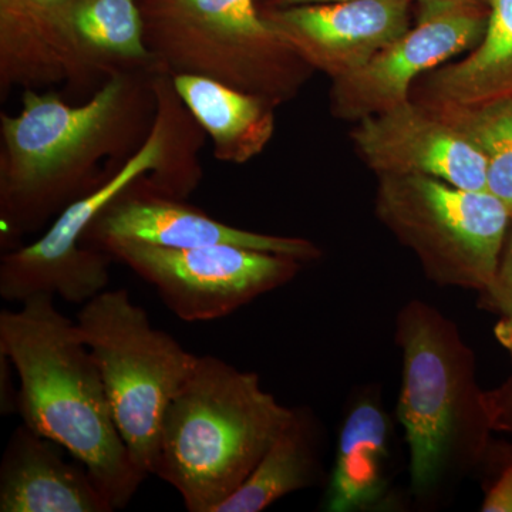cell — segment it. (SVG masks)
<instances>
[{"mask_svg": "<svg viewBox=\"0 0 512 512\" xmlns=\"http://www.w3.org/2000/svg\"><path fill=\"white\" fill-rule=\"evenodd\" d=\"M157 72L121 70L82 104L25 90L18 114H0L3 247L35 234L136 156L156 120Z\"/></svg>", "mask_w": 512, "mask_h": 512, "instance_id": "1", "label": "cell"}, {"mask_svg": "<svg viewBox=\"0 0 512 512\" xmlns=\"http://www.w3.org/2000/svg\"><path fill=\"white\" fill-rule=\"evenodd\" d=\"M55 296L37 293L0 312V353L19 379L23 424L87 468L114 511L130 504L146 476L131 460L114 420L99 365Z\"/></svg>", "mask_w": 512, "mask_h": 512, "instance_id": "2", "label": "cell"}, {"mask_svg": "<svg viewBox=\"0 0 512 512\" xmlns=\"http://www.w3.org/2000/svg\"><path fill=\"white\" fill-rule=\"evenodd\" d=\"M154 87L156 120L136 156L109 183L64 208L43 237L3 254V301L20 305L30 296L47 293L84 305L110 284L113 258L82 245L83 235L97 215L140 180L146 190L181 201L200 187L205 131L175 92L170 74L156 73Z\"/></svg>", "mask_w": 512, "mask_h": 512, "instance_id": "3", "label": "cell"}, {"mask_svg": "<svg viewBox=\"0 0 512 512\" xmlns=\"http://www.w3.org/2000/svg\"><path fill=\"white\" fill-rule=\"evenodd\" d=\"M293 414L259 376L198 356L160 430L156 476L190 512H215L258 466Z\"/></svg>", "mask_w": 512, "mask_h": 512, "instance_id": "4", "label": "cell"}, {"mask_svg": "<svg viewBox=\"0 0 512 512\" xmlns=\"http://www.w3.org/2000/svg\"><path fill=\"white\" fill-rule=\"evenodd\" d=\"M403 352L399 414L417 495L429 494L451 468L476 461L493 429L487 394L476 383L474 355L456 325L433 306L412 301L400 311Z\"/></svg>", "mask_w": 512, "mask_h": 512, "instance_id": "5", "label": "cell"}, {"mask_svg": "<svg viewBox=\"0 0 512 512\" xmlns=\"http://www.w3.org/2000/svg\"><path fill=\"white\" fill-rule=\"evenodd\" d=\"M158 69L205 77L275 107L315 72L264 19L256 0H137Z\"/></svg>", "mask_w": 512, "mask_h": 512, "instance_id": "6", "label": "cell"}, {"mask_svg": "<svg viewBox=\"0 0 512 512\" xmlns=\"http://www.w3.org/2000/svg\"><path fill=\"white\" fill-rule=\"evenodd\" d=\"M82 338L99 365L117 429L144 476H156L165 410L198 356L164 330L127 289H106L77 315Z\"/></svg>", "mask_w": 512, "mask_h": 512, "instance_id": "7", "label": "cell"}, {"mask_svg": "<svg viewBox=\"0 0 512 512\" xmlns=\"http://www.w3.org/2000/svg\"><path fill=\"white\" fill-rule=\"evenodd\" d=\"M376 212L430 281L483 292L500 266L512 217L488 191L427 175H379Z\"/></svg>", "mask_w": 512, "mask_h": 512, "instance_id": "8", "label": "cell"}, {"mask_svg": "<svg viewBox=\"0 0 512 512\" xmlns=\"http://www.w3.org/2000/svg\"><path fill=\"white\" fill-rule=\"evenodd\" d=\"M100 251L153 285L164 305L185 322L225 318L289 284L303 266L292 256L228 244L165 248L110 242Z\"/></svg>", "mask_w": 512, "mask_h": 512, "instance_id": "9", "label": "cell"}, {"mask_svg": "<svg viewBox=\"0 0 512 512\" xmlns=\"http://www.w3.org/2000/svg\"><path fill=\"white\" fill-rule=\"evenodd\" d=\"M488 13V6L419 10L414 28L356 72L332 80L333 114L360 121L407 103L423 74L481 42Z\"/></svg>", "mask_w": 512, "mask_h": 512, "instance_id": "10", "label": "cell"}, {"mask_svg": "<svg viewBox=\"0 0 512 512\" xmlns=\"http://www.w3.org/2000/svg\"><path fill=\"white\" fill-rule=\"evenodd\" d=\"M136 69L101 55L74 29L69 12H52L32 0H0V89H46L66 84L84 100L114 74ZM144 69V67H143Z\"/></svg>", "mask_w": 512, "mask_h": 512, "instance_id": "11", "label": "cell"}, {"mask_svg": "<svg viewBox=\"0 0 512 512\" xmlns=\"http://www.w3.org/2000/svg\"><path fill=\"white\" fill-rule=\"evenodd\" d=\"M141 181V180H140ZM140 181L110 202L83 235V247L100 251L110 242H141L165 248L237 245L292 256L303 264L322 252L308 239L259 234L215 220L187 202L154 194Z\"/></svg>", "mask_w": 512, "mask_h": 512, "instance_id": "12", "label": "cell"}, {"mask_svg": "<svg viewBox=\"0 0 512 512\" xmlns=\"http://www.w3.org/2000/svg\"><path fill=\"white\" fill-rule=\"evenodd\" d=\"M352 138L377 175H427L466 190L487 191V167L476 144L416 101L357 121Z\"/></svg>", "mask_w": 512, "mask_h": 512, "instance_id": "13", "label": "cell"}, {"mask_svg": "<svg viewBox=\"0 0 512 512\" xmlns=\"http://www.w3.org/2000/svg\"><path fill=\"white\" fill-rule=\"evenodd\" d=\"M313 70L335 80L412 28V0H348L259 10Z\"/></svg>", "mask_w": 512, "mask_h": 512, "instance_id": "14", "label": "cell"}, {"mask_svg": "<svg viewBox=\"0 0 512 512\" xmlns=\"http://www.w3.org/2000/svg\"><path fill=\"white\" fill-rule=\"evenodd\" d=\"M26 424L13 431L0 464V512H113L82 463Z\"/></svg>", "mask_w": 512, "mask_h": 512, "instance_id": "15", "label": "cell"}, {"mask_svg": "<svg viewBox=\"0 0 512 512\" xmlns=\"http://www.w3.org/2000/svg\"><path fill=\"white\" fill-rule=\"evenodd\" d=\"M484 37L461 62L430 70L410 100L429 107L476 106L512 99V0H488Z\"/></svg>", "mask_w": 512, "mask_h": 512, "instance_id": "16", "label": "cell"}, {"mask_svg": "<svg viewBox=\"0 0 512 512\" xmlns=\"http://www.w3.org/2000/svg\"><path fill=\"white\" fill-rule=\"evenodd\" d=\"M171 77L175 92L211 138L220 163H248L268 146L275 130L274 104L205 77Z\"/></svg>", "mask_w": 512, "mask_h": 512, "instance_id": "17", "label": "cell"}, {"mask_svg": "<svg viewBox=\"0 0 512 512\" xmlns=\"http://www.w3.org/2000/svg\"><path fill=\"white\" fill-rule=\"evenodd\" d=\"M389 439V419L380 404L373 399L360 400L340 430L326 511L362 510L382 498L390 461Z\"/></svg>", "mask_w": 512, "mask_h": 512, "instance_id": "18", "label": "cell"}, {"mask_svg": "<svg viewBox=\"0 0 512 512\" xmlns=\"http://www.w3.org/2000/svg\"><path fill=\"white\" fill-rule=\"evenodd\" d=\"M318 427L311 410L295 407L258 466L215 512H261L285 495L318 483L322 473Z\"/></svg>", "mask_w": 512, "mask_h": 512, "instance_id": "19", "label": "cell"}, {"mask_svg": "<svg viewBox=\"0 0 512 512\" xmlns=\"http://www.w3.org/2000/svg\"><path fill=\"white\" fill-rule=\"evenodd\" d=\"M70 20L84 42L101 55L126 66L160 70L144 42L137 0H74Z\"/></svg>", "mask_w": 512, "mask_h": 512, "instance_id": "20", "label": "cell"}, {"mask_svg": "<svg viewBox=\"0 0 512 512\" xmlns=\"http://www.w3.org/2000/svg\"><path fill=\"white\" fill-rule=\"evenodd\" d=\"M430 109L476 144L487 167V191L503 202L512 217V99Z\"/></svg>", "mask_w": 512, "mask_h": 512, "instance_id": "21", "label": "cell"}, {"mask_svg": "<svg viewBox=\"0 0 512 512\" xmlns=\"http://www.w3.org/2000/svg\"><path fill=\"white\" fill-rule=\"evenodd\" d=\"M481 293L480 303L484 309L512 315V229L504 245L500 266L494 281Z\"/></svg>", "mask_w": 512, "mask_h": 512, "instance_id": "22", "label": "cell"}, {"mask_svg": "<svg viewBox=\"0 0 512 512\" xmlns=\"http://www.w3.org/2000/svg\"><path fill=\"white\" fill-rule=\"evenodd\" d=\"M483 512H512V463L504 471L500 480L488 491Z\"/></svg>", "mask_w": 512, "mask_h": 512, "instance_id": "23", "label": "cell"}, {"mask_svg": "<svg viewBox=\"0 0 512 512\" xmlns=\"http://www.w3.org/2000/svg\"><path fill=\"white\" fill-rule=\"evenodd\" d=\"M12 362L0 353V410L3 416L18 413V389L12 382Z\"/></svg>", "mask_w": 512, "mask_h": 512, "instance_id": "24", "label": "cell"}, {"mask_svg": "<svg viewBox=\"0 0 512 512\" xmlns=\"http://www.w3.org/2000/svg\"><path fill=\"white\" fill-rule=\"evenodd\" d=\"M336 2H348V0H256V6H258V10H274L292 8V6Z\"/></svg>", "mask_w": 512, "mask_h": 512, "instance_id": "25", "label": "cell"}, {"mask_svg": "<svg viewBox=\"0 0 512 512\" xmlns=\"http://www.w3.org/2000/svg\"><path fill=\"white\" fill-rule=\"evenodd\" d=\"M419 10L461 8V6H488V0H417Z\"/></svg>", "mask_w": 512, "mask_h": 512, "instance_id": "26", "label": "cell"}, {"mask_svg": "<svg viewBox=\"0 0 512 512\" xmlns=\"http://www.w3.org/2000/svg\"><path fill=\"white\" fill-rule=\"evenodd\" d=\"M495 338L510 352L512 357V315L503 316L494 329Z\"/></svg>", "mask_w": 512, "mask_h": 512, "instance_id": "27", "label": "cell"}, {"mask_svg": "<svg viewBox=\"0 0 512 512\" xmlns=\"http://www.w3.org/2000/svg\"><path fill=\"white\" fill-rule=\"evenodd\" d=\"M32 2L52 12H69L74 0H32Z\"/></svg>", "mask_w": 512, "mask_h": 512, "instance_id": "28", "label": "cell"}]
</instances>
